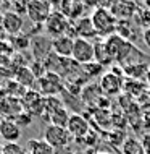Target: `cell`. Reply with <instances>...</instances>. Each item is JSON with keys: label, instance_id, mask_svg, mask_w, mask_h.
I'll use <instances>...</instances> for the list:
<instances>
[{"label": "cell", "instance_id": "obj_9", "mask_svg": "<svg viewBox=\"0 0 150 154\" xmlns=\"http://www.w3.org/2000/svg\"><path fill=\"white\" fill-rule=\"evenodd\" d=\"M0 24H2L3 31L7 32V36H19L23 31V24H24V20L21 15L15 13L11 10H7L3 11L2 16H0Z\"/></svg>", "mask_w": 150, "mask_h": 154}, {"label": "cell", "instance_id": "obj_19", "mask_svg": "<svg viewBox=\"0 0 150 154\" xmlns=\"http://www.w3.org/2000/svg\"><path fill=\"white\" fill-rule=\"evenodd\" d=\"M28 152L29 154H57V149L52 148L50 144L42 140H31L28 144Z\"/></svg>", "mask_w": 150, "mask_h": 154}, {"label": "cell", "instance_id": "obj_16", "mask_svg": "<svg viewBox=\"0 0 150 154\" xmlns=\"http://www.w3.org/2000/svg\"><path fill=\"white\" fill-rule=\"evenodd\" d=\"M103 42H105V47H107V51L110 52L111 59L116 62V60L119 59V55L123 54L124 47H126V44L129 42V41L123 39V37H121V36H118V34H113V36L107 37V39L103 41Z\"/></svg>", "mask_w": 150, "mask_h": 154}, {"label": "cell", "instance_id": "obj_23", "mask_svg": "<svg viewBox=\"0 0 150 154\" xmlns=\"http://www.w3.org/2000/svg\"><path fill=\"white\" fill-rule=\"evenodd\" d=\"M63 102H61L60 97L57 96H52V97H45V106H44V117H50L53 112H57L58 109H61Z\"/></svg>", "mask_w": 150, "mask_h": 154}, {"label": "cell", "instance_id": "obj_3", "mask_svg": "<svg viewBox=\"0 0 150 154\" xmlns=\"http://www.w3.org/2000/svg\"><path fill=\"white\" fill-rule=\"evenodd\" d=\"M71 60L76 62V63L81 65V66L95 62V49H94V42H92V41L76 37V39H74V47H73Z\"/></svg>", "mask_w": 150, "mask_h": 154}, {"label": "cell", "instance_id": "obj_14", "mask_svg": "<svg viewBox=\"0 0 150 154\" xmlns=\"http://www.w3.org/2000/svg\"><path fill=\"white\" fill-rule=\"evenodd\" d=\"M86 7H87L86 3L78 2V0H76V2H61V3H57V5H53V10L61 11V13H63L69 21H76V20L82 18Z\"/></svg>", "mask_w": 150, "mask_h": 154}, {"label": "cell", "instance_id": "obj_15", "mask_svg": "<svg viewBox=\"0 0 150 154\" xmlns=\"http://www.w3.org/2000/svg\"><path fill=\"white\" fill-rule=\"evenodd\" d=\"M0 138L7 143H18L21 138V127L13 119L0 120Z\"/></svg>", "mask_w": 150, "mask_h": 154}, {"label": "cell", "instance_id": "obj_5", "mask_svg": "<svg viewBox=\"0 0 150 154\" xmlns=\"http://www.w3.org/2000/svg\"><path fill=\"white\" fill-rule=\"evenodd\" d=\"M44 140L47 141L52 148L55 149H63L66 148L69 143H71L73 136L71 133L68 131V128H63V127H57V125H52L50 123L44 131Z\"/></svg>", "mask_w": 150, "mask_h": 154}, {"label": "cell", "instance_id": "obj_20", "mask_svg": "<svg viewBox=\"0 0 150 154\" xmlns=\"http://www.w3.org/2000/svg\"><path fill=\"white\" fill-rule=\"evenodd\" d=\"M119 149H121L123 154H145L142 149V143L136 136H128Z\"/></svg>", "mask_w": 150, "mask_h": 154}, {"label": "cell", "instance_id": "obj_1", "mask_svg": "<svg viewBox=\"0 0 150 154\" xmlns=\"http://www.w3.org/2000/svg\"><path fill=\"white\" fill-rule=\"evenodd\" d=\"M94 29L97 32V37H110L116 34V26H118V20L111 15L110 8L105 7H95L94 11L90 13Z\"/></svg>", "mask_w": 150, "mask_h": 154}, {"label": "cell", "instance_id": "obj_29", "mask_svg": "<svg viewBox=\"0 0 150 154\" xmlns=\"http://www.w3.org/2000/svg\"><path fill=\"white\" fill-rule=\"evenodd\" d=\"M97 154H108V152H102V151H100V152H97Z\"/></svg>", "mask_w": 150, "mask_h": 154}, {"label": "cell", "instance_id": "obj_4", "mask_svg": "<svg viewBox=\"0 0 150 154\" xmlns=\"http://www.w3.org/2000/svg\"><path fill=\"white\" fill-rule=\"evenodd\" d=\"M52 11H53V5L50 2H45V0H31V2H28L26 15L34 24L44 26L45 21L49 20V16L52 15Z\"/></svg>", "mask_w": 150, "mask_h": 154}, {"label": "cell", "instance_id": "obj_24", "mask_svg": "<svg viewBox=\"0 0 150 154\" xmlns=\"http://www.w3.org/2000/svg\"><path fill=\"white\" fill-rule=\"evenodd\" d=\"M28 149L19 146L18 143H5L2 146V154H26Z\"/></svg>", "mask_w": 150, "mask_h": 154}, {"label": "cell", "instance_id": "obj_13", "mask_svg": "<svg viewBox=\"0 0 150 154\" xmlns=\"http://www.w3.org/2000/svg\"><path fill=\"white\" fill-rule=\"evenodd\" d=\"M50 47H52L53 54H57L61 59H71L73 47H74V37L69 36V34L60 36V37H57V39H52Z\"/></svg>", "mask_w": 150, "mask_h": 154}, {"label": "cell", "instance_id": "obj_30", "mask_svg": "<svg viewBox=\"0 0 150 154\" xmlns=\"http://www.w3.org/2000/svg\"><path fill=\"white\" fill-rule=\"evenodd\" d=\"M26 154H29V152H26Z\"/></svg>", "mask_w": 150, "mask_h": 154}, {"label": "cell", "instance_id": "obj_25", "mask_svg": "<svg viewBox=\"0 0 150 154\" xmlns=\"http://www.w3.org/2000/svg\"><path fill=\"white\" fill-rule=\"evenodd\" d=\"M82 70H84V73L87 75V76H102V70H103V66H100L99 63H95V62H92V63H87L82 66Z\"/></svg>", "mask_w": 150, "mask_h": 154}, {"label": "cell", "instance_id": "obj_22", "mask_svg": "<svg viewBox=\"0 0 150 154\" xmlns=\"http://www.w3.org/2000/svg\"><path fill=\"white\" fill-rule=\"evenodd\" d=\"M69 117H71V114H69V112L66 110V107H61V109H58L57 112H53V114L50 115L49 119H50V122H52V125H57V127L68 128Z\"/></svg>", "mask_w": 150, "mask_h": 154}, {"label": "cell", "instance_id": "obj_17", "mask_svg": "<svg viewBox=\"0 0 150 154\" xmlns=\"http://www.w3.org/2000/svg\"><path fill=\"white\" fill-rule=\"evenodd\" d=\"M94 49H95V63H99L100 66H108L113 63V59H111L110 52L107 51L105 42L103 41H95L94 42Z\"/></svg>", "mask_w": 150, "mask_h": 154}, {"label": "cell", "instance_id": "obj_6", "mask_svg": "<svg viewBox=\"0 0 150 154\" xmlns=\"http://www.w3.org/2000/svg\"><path fill=\"white\" fill-rule=\"evenodd\" d=\"M124 76L113 72H107L100 76V83L99 88L100 93L105 96H118L121 94V91L124 89Z\"/></svg>", "mask_w": 150, "mask_h": 154}, {"label": "cell", "instance_id": "obj_21", "mask_svg": "<svg viewBox=\"0 0 150 154\" xmlns=\"http://www.w3.org/2000/svg\"><path fill=\"white\" fill-rule=\"evenodd\" d=\"M15 80L18 81L19 85L26 86V88H31L37 78H36V75H34V72H32L31 68H28V66H21V68L15 73Z\"/></svg>", "mask_w": 150, "mask_h": 154}, {"label": "cell", "instance_id": "obj_12", "mask_svg": "<svg viewBox=\"0 0 150 154\" xmlns=\"http://www.w3.org/2000/svg\"><path fill=\"white\" fill-rule=\"evenodd\" d=\"M68 131L71 133L73 138L82 140L84 136H87L90 133L89 120H87L84 115H81V114H71L69 122H68Z\"/></svg>", "mask_w": 150, "mask_h": 154}, {"label": "cell", "instance_id": "obj_11", "mask_svg": "<svg viewBox=\"0 0 150 154\" xmlns=\"http://www.w3.org/2000/svg\"><path fill=\"white\" fill-rule=\"evenodd\" d=\"M69 36H73L74 39L76 37H81V39H95L97 37V32L94 29V24L90 16H82V18L76 20V21H71V32Z\"/></svg>", "mask_w": 150, "mask_h": 154}, {"label": "cell", "instance_id": "obj_28", "mask_svg": "<svg viewBox=\"0 0 150 154\" xmlns=\"http://www.w3.org/2000/svg\"><path fill=\"white\" fill-rule=\"evenodd\" d=\"M5 36H7V32L3 31V28H2V24H0V42H2L3 39H5Z\"/></svg>", "mask_w": 150, "mask_h": 154}, {"label": "cell", "instance_id": "obj_27", "mask_svg": "<svg viewBox=\"0 0 150 154\" xmlns=\"http://www.w3.org/2000/svg\"><path fill=\"white\" fill-rule=\"evenodd\" d=\"M142 41H144V44L147 45V49H150V28L144 29V32H142Z\"/></svg>", "mask_w": 150, "mask_h": 154}, {"label": "cell", "instance_id": "obj_18", "mask_svg": "<svg viewBox=\"0 0 150 154\" xmlns=\"http://www.w3.org/2000/svg\"><path fill=\"white\" fill-rule=\"evenodd\" d=\"M150 66L139 62V63H132V65H128V66H123V72H124V76H129L131 80H142V78H147V73H149Z\"/></svg>", "mask_w": 150, "mask_h": 154}, {"label": "cell", "instance_id": "obj_8", "mask_svg": "<svg viewBox=\"0 0 150 154\" xmlns=\"http://www.w3.org/2000/svg\"><path fill=\"white\" fill-rule=\"evenodd\" d=\"M37 80H39V93L42 94L44 97L57 96L65 86L63 78L57 73H52V72H47L44 76L37 78Z\"/></svg>", "mask_w": 150, "mask_h": 154}, {"label": "cell", "instance_id": "obj_2", "mask_svg": "<svg viewBox=\"0 0 150 154\" xmlns=\"http://www.w3.org/2000/svg\"><path fill=\"white\" fill-rule=\"evenodd\" d=\"M44 29L52 39H57L60 36H65V34L71 32V21L61 11L53 10L52 15L49 16V20L44 24Z\"/></svg>", "mask_w": 150, "mask_h": 154}, {"label": "cell", "instance_id": "obj_10", "mask_svg": "<svg viewBox=\"0 0 150 154\" xmlns=\"http://www.w3.org/2000/svg\"><path fill=\"white\" fill-rule=\"evenodd\" d=\"M139 10V5L129 0H116L111 2L110 5V11L118 21H129L131 18H134Z\"/></svg>", "mask_w": 150, "mask_h": 154}, {"label": "cell", "instance_id": "obj_7", "mask_svg": "<svg viewBox=\"0 0 150 154\" xmlns=\"http://www.w3.org/2000/svg\"><path fill=\"white\" fill-rule=\"evenodd\" d=\"M21 106L23 109L26 110V114L32 115H39V117H44V106H45V97L39 91L36 89H28L24 93L23 99H21Z\"/></svg>", "mask_w": 150, "mask_h": 154}, {"label": "cell", "instance_id": "obj_26", "mask_svg": "<svg viewBox=\"0 0 150 154\" xmlns=\"http://www.w3.org/2000/svg\"><path fill=\"white\" fill-rule=\"evenodd\" d=\"M140 143H142V149L145 154H150V131L144 133L142 138H140Z\"/></svg>", "mask_w": 150, "mask_h": 154}]
</instances>
